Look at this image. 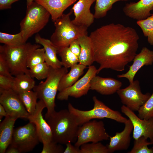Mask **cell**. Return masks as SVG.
Returning <instances> with one entry per match:
<instances>
[{
	"mask_svg": "<svg viewBox=\"0 0 153 153\" xmlns=\"http://www.w3.org/2000/svg\"><path fill=\"white\" fill-rule=\"evenodd\" d=\"M81 47V52L78 57L79 63L86 66H90L94 62L93 48L91 41L88 35L78 39Z\"/></svg>",
	"mask_w": 153,
	"mask_h": 153,
	"instance_id": "obj_24",
	"label": "cell"
},
{
	"mask_svg": "<svg viewBox=\"0 0 153 153\" xmlns=\"http://www.w3.org/2000/svg\"><path fill=\"white\" fill-rule=\"evenodd\" d=\"M0 75L10 77H13L10 72L6 62L0 55Z\"/></svg>",
	"mask_w": 153,
	"mask_h": 153,
	"instance_id": "obj_38",
	"label": "cell"
},
{
	"mask_svg": "<svg viewBox=\"0 0 153 153\" xmlns=\"http://www.w3.org/2000/svg\"><path fill=\"white\" fill-rule=\"evenodd\" d=\"M6 153H20L19 150L15 146L10 144L6 150Z\"/></svg>",
	"mask_w": 153,
	"mask_h": 153,
	"instance_id": "obj_42",
	"label": "cell"
},
{
	"mask_svg": "<svg viewBox=\"0 0 153 153\" xmlns=\"http://www.w3.org/2000/svg\"><path fill=\"white\" fill-rule=\"evenodd\" d=\"M137 24L147 37L148 43L153 45V14L145 19L137 20Z\"/></svg>",
	"mask_w": 153,
	"mask_h": 153,
	"instance_id": "obj_29",
	"label": "cell"
},
{
	"mask_svg": "<svg viewBox=\"0 0 153 153\" xmlns=\"http://www.w3.org/2000/svg\"><path fill=\"white\" fill-rule=\"evenodd\" d=\"M46 106L43 101L39 100L38 102L34 113L29 115L28 119L29 122L35 125L38 132L40 142L43 144L53 141L51 128L42 115L43 109Z\"/></svg>",
	"mask_w": 153,
	"mask_h": 153,
	"instance_id": "obj_14",
	"label": "cell"
},
{
	"mask_svg": "<svg viewBox=\"0 0 153 153\" xmlns=\"http://www.w3.org/2000/svg\"><path fill=\"white\" fill-rule=\"evenodd\" d=\"M65 145L66 147L63 153H80L79 147L73 145L71 143H68Z\"/></svg>",
	"mask_w": 153,
	"mask_h": 153,
	"instance_id": "obj_40",
	"label": "cell"
},
{
	"mask_svg": "<svg viewBox=\"0 0 153 153\" xmlns=\"http://www.w3.org/2000/svg\"><path fill=\"white\" fill-rule=\"evenodd\" d=\"M73 11L62 15L54 22V32L50 37V40L58 48L69 47L74 40L88 35V27L74 24L70 16Z\"/></svg>",
	"mask_w": 153,
	"mask_h": 153,
	"instance_id": "obj_4",
	"label": "cell"
},
{
	"mask_svg": "<svg viewBox=\"0 0 153 153\" xmlns=\"http://www.w3.org/2000/svg\"><path fill=\"white\" fill-rule=\"evenodd\" d=\"M110 137L103 121L90 120L79 126L75 145L79 147L82 144L90 142L97 143L109 140Z\"/></svg>",
	"mask_w": 153,
	"mask_h": 153,
	"instance_id": "obj_9",
	"label": "cell"
},
{
	"mask_svg": "<svg viewBox=\"0 0 153 153\" xmlns=\"http://www.w3.org/2000/svg\"><path fill=\"white\" fill-rule=\"evenodd\" d=\"M35 86V82L32 77L29 75L23 74L15 76L12 89L18 94L31 90Z\"/></svg>",
	"mask_w": 153,
	"mask_h": 153,
	"instance_id": "obj_25",
	"label": "cell"
},
{
	"mask_svg": "<svg viewBox=\"0 0 153 153\" xmlns=\"http://www.w3.org/2000/svg\"><path fill=\"white\" fill-rule=\"evenodd\" d=\"M17 119L7 116L0 124V153H5L10 144L12 139L14 126Z\"/></svg>",
	"mask_w": 153,
	"mask_h": 153,
	"instance_id": "obj_22",
	"label": "cell"
},
{
	"mask_svg": "<svg viewBox=\"0 0 153 153\" xmlns=\"http://www.w3.org/2000/svg\"><path fill=\"white\" fill-rule=\"evenodd\" d=\"M35 40L37 44L42 45L44 49L45 61L48 65L54 68H61V62L57 55L58 48L50 40L42 37L38 34L35 35Z\"/></svg>",
	"mask_w": 153,
	"mask_h": 153,
	"instance_id": "obj_20",
	"label": "cell"
},
{
	"mask_svg": "<svg viewBox=\"0 0 153 153\" xmlns=\"http://www.w3.org/2000/svg\"><path fill=\"white\" fill-rule=\"evenodd\" d=\"M89 36L94 61L99 65L97 74L105 69L123 71L137 54L139 36L132 27L111 23L97 28Z\"/></svg>",
	"mask_w": 153,
	"mask_h": 153,
	"instance_id": "obj_1",
	"label": "cell"
},
{
	"mask_svg": "<svg viewBox=\"0 0 153 153\" xmlns=\"http://www.w3.org/2000/svg\"><path fill=\"white\" fill-rule=\"evenodd\" d=\"M64 150L61 144L54 141L43 144L41 153H63Z\"/></svg>",
	"mask_w": 153,
	"mask_h": 153,
	"instance_id": "obj_36",
	"label": "cell"
},
{
	"mask_svg": "<svg viewBox=\"0 0 153 153\" xmlns=\"http://www.w3.org/2000/svg\"><path fill=\"white\" fill-rule=\"evenodd\" d=\"M50 16L43 6L34 1L27 6L26 15L20 24V31L25 42L44 27L48 22Z\"/></svg>",
	"mask_w": 153,
	"mask_h": 153,
	"instance_id": "obj_6",
	"label": "cell"
},
{
	"mask_svg": "<svg viewBox=\"0 0 153 153\" xmlns=\"http://www.w3.org/2000/svg\"><path fill=\"white\" fill-rule=\"evenodd\" d=\"M116 93L123 105L134 112L138 111L151 95L149 92H142L137 80L129 83L127 87L119 89Z\"/></svg>",
	"mask_w": 153,
	"mask_h": 153,
	"instance_id": "obj_10",
	"label": "cell"
},
{
	"mask_svg": "<svg viewBox=\"0 0 153 153\" xmlns=\"http://www.w3.org/2000/svg\"><path fill=\"white\" fill-rule=\"evenodd\" d=\"M77 0H34L50 13L54 22L63 14L64 11Z\"/></svg>",
	"mask_w": 153,
	"mask_h": 153,
	"instance_id": "obj_21",
	"label": "cell"
},
{
	"mask_svg": "<svg viewBox=\"0 0 153 153\" xmlns=\"http://www.w3.org/2000/svg\"><path fill=\"white\" fill-rule=\"evenodd\" d=\"M27 6H29L30 5L34 0H26Z\"/></svg>",
	"mask_w": 153,
	"mask_h": 153,
	"instance_id": "obj_44",
	"label": "cell"
},
{
	"mask_svg": "<svg viewBox=\"0 0 153 153\" xmlns=\"http://www.w3.org/2000/svg\"><path fill=\"white\" fill-rule=\"evenodd\" d=\"M50 67L45 62L39 64L29 68L30 75L38 80L46 78L48 75Z\"/></svg>",
	"mask_w": 153,
	"mask_h": 153,
	"instance_id": "obj_32",
	"label": "cell"
},
{
	"mask_svg": "<svg viewBox=\"0 0 153 153\" xmlns=\"http://www.w3.org/2000/svg\"><path fill=\"white\" fill-rule=\"evenodd\" d=\"M19 0H0V9L3 10L10 8L12 4Z\"/></svg>",
	"mask_w": 153,
	"mask_h": 153,
	"instance_id": "obj_41",
	"label": "cell"
},
{
	"mask_svg": "<svg viewBox=\"0 0 153 153\" xmlns=\"http://www.w3.org/2000/svg\"><path fill=\"white\" fill-rule=\"evenodd\" d=\"M97 73V69L95 66H89L87 71L82 77L71 86L59 92L57 99L67 100L69 96L78 98L86 95L90 89L91 81Z\"/></svg>",
	"mask_w": 153,
	"mask_h": 153,
	"instance_id": "obj_12",
	"label": "cell"
},
{
	"mask_svg": "<svg viewBox=\"0 0 153 153\" xmlns=\"http://www.w3.org/2000/svg\"><path fill=\"white\" fill-rule=\"evenodd\" d=\"M80 153H109L106 146L100 142L86 143L80 146Z\"/></svg>",
	"mask_w": 153,
	"mask_h": 153,
	"instance_id": "obj_33",
	"label": "cell"
},
{
	"mask_svg": "<svg viewBox=\"0 0 153 153\" xmlns=\"http://www.w3.org/2000/svg\"><path fill=\"white\" fill-rule=\"evenodd\" d=\"M138 116L142 119L153 118V91L149 97L138 111Z\"/></svg>",
	"mask_w": 153,
	"mask_h": 153,
	"instance_id": "obj_34",
	"label": "cell"
},
{
	"mask_svg": "<svg viewBox=\"0 0 153 153\" xmlns=\"http://www.w3.org/2000/svg\"><path fill=\"white\" fill-rule=\"evenodd\" d=\"M67 72V68L64 67L57 69L50 67L45 80L35 85L33 89L38 98L42 100L45 104L47 109L45 115L46 120L55 111V99L59 84L62 76Z\"/></svg>",
	"mask_w": 153,
	"mask_h": 153,
	"instance_id": "obj_5",
	"label": "cell"
},
{
	"mask_svg": "<svg viewBox=\"0 0 153 153\" xmlns=\"http://www.w3.org/2000/svg\"><path fill=\"white\" fill-rule=\"evenodd\" d=\"M121 111L131 121L133 126V137L136 140L143 136L149 139L153 143V118L149 119H142L134 112L123 105Z\"/></svg>",
	"mask_w": 153,
	"mask_h": 153,
	"instance_id": "obj_13",
	"label": "cell"
},
{
	"mask_svg": "<svg viewBox=\"0 0 153 153\" xmlns=\"http://www.w3.org/2000/svg\"><path fill=\"white\" fill-rule=\"evenodd\" d=\"M86 67V66L79 63L72 67L69 72L65 74L62 77L58 91L61 92L73 85L83 73Z\"/></svg>",
	"mask_w": 153,
	"mask_h": 153,
	"instance_id": "obj_23",
	"label": "cell"
},
{
	"mask_svg": "<svg viewBox=\"0 0 153 153\" xmlns=\"http://www.w3.org/2000/svg\"><path fill=\"white\" fill-rule=\"evenodd\" d=\"M124 124L125 127L122 131L116 132L113 136H110L109 143L106 145L109 153H113L116 151L126 150L129 148L133 126L129 119Z\"/></svg>",
	"mask_w": 153,
	"mask_h": 153,
	"instance_id": "obj_17",
	"label": "cell"
},
{
	"mask_svg": "<svg viewBox=\"0 0 153 153\" xmlns=\"http://www.w3.org/2000/svg\"><path fill=\"white\" fill-rule=\"evenodd\" d=\"M0 103L8 116L17 119H28L30 114L27 111L18 94L12 89L0 90Z\"/></svg>",
	"mask_w": 153,
	"mask_h": 153,
	"instance_id": "obj_11",
	"label": "cell"
},
{
	"mask_svg": "<svg viewBox=\"0 0 153 153\" xmlns=\"http://www.w3.org/2000/svg\"><path fill=\"white\" fill-rule=\"evenodd\" d=\"M57 54L61 59V62L62 66L68 68L79 63V58L73 53L69 47L58 48Z\"/></svg>",
	"mask_w": 153,
	"mask_h": 153,
	"instance_id": "obj_28",
	"label": "cell"
},
{
	"mask_svg": "<svg viewBox=\"0 0 153 153\" xmlns=\"http://www.w3.org/2000/svg\"><path fill=\"white\" fill-rule=\"evenodd\" d=\"M96 0H79L71 9L73 11L75 18L72 20L75 24L84 26L88 27L94 22V14L90 8Z\"/></svg>",
	"mask_w": 153,
	"mask_h": 153,
	"instance_id": "obj_16",
	"label": "cell"
},
{
	"mask_svg": "<svg viewBox=\"0 0 153 153\" xmlns=\"http://www.w3.org/2000/svg\"><path fill=\"white\" fill-rule=\"evenodd\" d=\"M8 116L7 112L3 106L0 104V120L1 121L4 116L5 117Z\"/></svg>",
	"mask_w": 153,
	"mask_h": 153,
	"instance_id": "obj_43",
	"label": "cell"
},
{
	"mask_svg": "<svg viewBox=\"0 0 153 153\" xmlns=\"http://www.w3.org/2000/svg\"><path fill=\"white\" fill-rule=\"evenodd\" d=\"M0 42L8 46H16L26 43L24 41L22 33L11 34L0 32Z\"/></svg>",
	"mask_w": 153,
	"mask_h": 153,
	"instance_id": "obj_30",
	"label": "cell"
},
{
	"mask_svg": "<svg viewBox=\"0 0 153 153\" xmlns=\"http://www.w3.org/2000/svg\"><path fill=\"white\" fill-rule=\"evenodd\" d=\"M45 52L43 48H37L34 50L27 60V68H30L37 64L45 62Z\"/></svg>",
	"mask_w": 153,
	"mask_h": 153,
	"instance_id": "obj_35",
	"label": "cell"
},
{
	"mask_svg": "<svg viewBox=\"0 0 153 153\" xmlns=\"http://www.w3.org/2000/svg\"><path fill=\"white\" fill-rule=\"evenodd\" d=\"M18 94L27 111L30 115L33 114L36 109L38 99L36 92L31 90Z\"/></svg>",
	"mask_w": 153,
	"mask_h": 153,
	"instance_id": "obj_27",
	"label": "cell"
},
{
	"mask_svg": "<svg viewBox=\"0 0 153 153\" xmlns=\"http://www.w3.org/2000/svg\"><path fill=\"white\" fill-rule=\"evenodd\" d=\"M122 85L121 82L114 78L95 75L91 81L90 89L102 95H110L116 92Z\"/></svg>",
	"mask_w": 153,
	"mask_h": 153,
	"instance_id": "obj_19",
	"label": "cell"
},
{
	"mask_svg": "<svg viewBox=\"0 0 153 153\" xmlns=\"http://www.w3.org/2000/svg\"><path fill=\"white\" fill-rule=\"evenodd\" d=\"M92 99L94 103L93 108L88 110L78 109L75 108L71 103H69L68 110L75 116L79 126L94 119L107 118L124 124L128 120L119 111L110 108L95 96H93Z\"/></svg>",
	"mask_w": 153,
	"mask_h": 153,
	"instance_id": "obj_7",
	"label": "cell"
},
{
	"mask_svg": "<svg viewBox=\"0 0 153 153\" xmlns=\"http://www.w3.org/2000/svg\"><path fill=\"white\" fill-rule=\"evenodd\" d=\"M132 64L129 67L128 71L124 74L117 75L118 78L127 79L129 83L134 78L138 71L144 66L151 65L153 63V51L146 47H143L140 52L137 54L133 60Z\"/></svg>",
	"mask_w": 153,
	"mask_h": 153,
	"instance_id": "obj_15",
	"label": "cell"
},
{
	"mask_svg": "<svg viewBox=\"0 0 153 153\" xmlns=\"http://www.w3.org/2000/svg\"><path fill=\"white\" fill-rule=\"evenodd\" d=\"M153 0H140L126 3L123 10L126 16L137 20L145 19L151 15Z\"/></svg>",
	"mask_w": 153,
	"mask_h": 153,
	"instance_id": "obj_18",
	"label": "cell"
},
{
	"mask_svg": "<svg viewBox=\"0 0 153 153\" xmlns=\"http://www.w3.org/2000/svg\"><path fill=\"white\" fill-rule=\"evenodd\" d=\"M52 133L53 141L61 144L74 142L79 126L75 116L68 110L54 111L46 120Z\"/></svg>",
	"mask_w": 153,
	"mask_h": 153,
	"instance_id": "obj_2",
	"label": "cell"
},
{
	"mask_svg": "<svg viewBox=\"0 0 153 153\" xmlns=\"http://www.w3.org/2000/svg\"><path fill=\"white\" fill-rule=\"evenodd\" d=\"M148 139L142 136L134 140L133 145L128 153H153V146L149 148L148 146L153 144V143L148 141Z\"/></svg>",
	"mask_w": 153,
	"mask_h": 153,
	"instance_id": "obj_31",
	"label": "cell"
},
{
	"mask_svg": "<svg viewBox=\"0 0 153 153\" xmlns=\"http://www.w3.org/2000/svg\"><path fill=\"white\" fill-rule=\"evenodd\" d=\"M14 78L0 75V90L12 89Z\"/></svg>",
	"mask_w": 153,
	"mask_h": 153,
	"instance_id": "obj_37",
	"label": "cell"
},
{
	"mask_svg": "<svg viewBox=\"0 0 153 153\" xmlns=\"http://www.w3.org/2000/svg\"><path fill=\"white\" fill-rule=\"evenodd\" d=\"M41 46L39 44L29 42L16 46L4 44L0 46V55L6 62L12 76L23 74L30 75L27 67V60L33 51Z\"/></svg>",
	"mask_w": 153,
	"mask_h": 153,
	"instance_id": "obj_3",
	"label": "cell"
},
{
	"mask_svg": "<svg viewBox=\"0 0 153 153\" xmlns=\"http://www.w3.org/2000/svg\"><path fill=\"white\" fill-rule=\"evenodd\" d=\"M40 141L35 124L29 122L24 126L14 129L10 144L17 148L20 153H24L32 150Z\"/></svg>",
	"mask_w": 153,
	"mask_h": 153,
	"instance_id": "obj_8",
	"label": "cell"
},
{
	"mask_svg": "<svg viewBox=\"0 0 153 153\" xmlns=\"http://www.w3.org/2000/svg\"><path fill=\"white\" fill-rule=\"evenodd\" d=\"M69 47L72 52L78 58L81 52V47L78 39L73 41L70 44Z\"/></svg>",
	"mask_w": 153,
	"mask_h": 153,
	"instance_id": "obj_39",
	"label": "cell"
},
{
	"mask_svg": "<svg viewBox=\"0 0 153 153\" xmlns=\"http://www.w3.org/2000/svg\"><path fill=\"white\" fill-rule=\"evenodd\" d=\"M130 0H96L94 14L95 18L98 19L105 16L107 12L112 8L113 5L115 3Z\"/></svg>",
	"mask_w": 153,
	"mask_h": 153,
	"instance_id": "obj_26",
	"label": "cell"
}]
</instances>
